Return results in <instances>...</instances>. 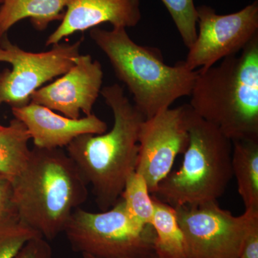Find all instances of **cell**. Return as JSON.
<instances>
[{
    "label": "cell",
    "instance_id": "5b68a950",
    "mask_svg": "<svg viewBox=\"0 0 258 258\" xmlns=\"http://www.w3.org/2000/svg\"><path fill=\"white\" fill-rule=\"evenodd\" d=\"M182 164L159 183L154 196L176 208L217 202L233 177L232 142L191 110Z\"/></svg>",
    "mask_w": 258,
    "mask_h": 258
},
{
    "label": "cell",
    "instance_id": "ffe728a7",
    "mask_svg": "<svg viewBox=\"0 0 258 258\" xmlns=\"http://www.w3.org/2000/svg\"><path fill=\"white\" fill-rule=\"evenodd\" d=\"M38 236L20 220L0 224V258H15L27 242Z\"/></svg>",
    "mask_w": 258,
    "mask_h": 258
},
{
    "label": "cell",
    "instance_id": "7402d4cb",
    "mask_svg": "<svg viewBox=\"0 0 258 258\" xmlns=\"http://www.w3.org/2000/svg\"><path fill=\"white\" fill-rule=\"evenodd\" d=\"M15 258H54L52 248L46 239L41 236L27 242Z\"/></svg>",
    "mask_w": 258,
    "mask_h": 258
},
{
    "label": "cell",
    "instance_id": "2e32d148",
    "mask_svg": "<svg viewBox=\"0 0 258 258\" xmlns=\"http://www.w3.org/2000/svg\"><path fill=\"white\" fill-rule=\"evenodd\" d=\"M152 227L155 233L154 252L159 258H186V247L175 208L153 195Z\"/></svg>",
    "mask_w": 258,
    "mask_h": 258
},
{
    "label": "cell",
    "instance_id": "d4e9b609",
    "mask_svg": "<svg viewBox=\"0 0 258 258\" xmlns=\"http://www.w3.org/2000/svg\"><path fill=\"white\" fill-rule=\"evenodd\" d=\"M148 258H159V257H158L156 255V254H154V253H152V254H151V255L149 256V257Z\"/></svg>",
    "mask_w": 258,
    "mask_h": 258
},
{
    "label": "cell",
    "instance_id": "8992f818",
    "mask_svg": "<svg viewBox=\"0 0 258 258\" xmlns=\"http://www.w3.org/2000/svg\"><path fill=\"white\" fill-rule=\"evenodd\" d=\"M63 232L75 251L97 258H148L154 253L152 225L132 220L120 198L106 211L76 209Z\"/></svg>",
    "mask_w": 258,
    "mask_h": 258
},
{
    "label": "cell",
    "instance_id": "9c48e42d",
    "mask_svg": "<svg viewBox=\"0 0 258 258\" xmlns=\"http://www.w3.org/2000/svg\"><path fill=\"white\" fill-rule=\"evenodd\" d=\"M199 30L184 63L191 71L206 70L237 55L258 36V2L228 15L208 5L197 7Z\"/></svg>",
    "mask_w": 258,
    "mask_h": 258
},
{
    "label": "cell",
    "instance_id": "cb8c5ba5",
    "mask_svg": "<svg viewBox=\"0 0 258 258\" xmlns=\"http://www.w3.org/2000/svg\"><path fill=\"white\" fill-rule=\"evenodd\" d=\"M83 258H97L94 257V256L91 255V254H82Z\"/></svg>",
    "mask_w": 258,
    "mask_h": 258
},
{
    "label": "cell",
    "instance_id": "9a60e30c",
    "mask_svg": "<svg viewBox=\"0 0 258 258\" xmlns=\"http://www.w3.org/2000/svg\"><path fill=\"white\" fill-rule=\"evenodd\" d=\"M232 170L244 209L258 211V141L232 142Z\"/></svg>",
    "mask_w": 258,
    "mask_h": 258
},
{
    "label": "cell",
    "instance_id": "484cf974",
    "mask_svg": "<svg viewBox=\"0 0 258 258\" xmlns=\"http://www.w3.org/2000/svg\"><path fill=\"white\" fill-rule=\"evenodd\" d=\"M3 0H0V5H1L2 3H3Z\"/></svg>",
    "mask_w": 258,
    "mask_h": 258
},
{
    "label": "cell",
    "instance_id": "ac0fdd59",
    "mask_svg": "<svg viewBox=\"0 0 258 258\" xmlns=\"http://www.w3.org/2000/svg\"><path fill=\"white\" fill-rule=\"evenodd\" d=\"M127 214L142 227L152 225L154 212V200L147 181L142 174L134 171L125 183L120 195Z\"/></svg>",
    "mask_w": 258,
    "mask_h": 258
},
{
    "label": "cell",
    "instance_id": "ba28073f",
    "mask_svg": "<svg viewBox=\"0 0 258 258\" xmlns=\"http://www.w3.org/2000/svg\"><path fill=\"white\" fill-rule=\"evenodd\" d=\"M186 247V258H239L249 224L258 215L245 210L240 216L217 202L175 208Z\"/></svg>",
    "mask_w": 258,
    "mask_h": 258
},
{
    "label": "cell",
    "instance_id": "7a4b0ae2",
    "mask_svg": "<svg viewBox=\"0 0 258 258\" xmlns=\"http://www.w3.org/2000/svg\"><path fill=\"white\" fill-rule=\"evenodd\" d=\"M197 71L194 113L232 142L258 141V36L237 55Z\"/></svg>",
    "mask_w": 258,
    "mask_h": 258
},
{
    "label": "cell",
    "instance_id": "603a6c76",
    "mask_svg": "<svg viewBox=\"0 0 258 258\" xmlns=\"http://www.w3.org/2000/svg\"><path fill=\"white\" fill-rule=\"evenodd\" d=\"M239 258H258V215L253 217L247 228Z\"/></svg>",
    "mask_w": 258,
    "mask_h": 258
},
{
    "label": "cell",
    "instance_id": "d6986e66",
    "mask_svg": "<svg viewBox=\"0 0 258 258\" xmlns=\"http://www.w3.org/2000/svg\"><path fill=\"white\" fill-rule=\"evenodd\" d=\"M175 24L185 46L189 48L198 35V13L194 0H161Z\"/></svg>",
    "mask_w": 258,
    "mask_h": 258
},
{
    "label": "cell",
    "instance_id": "52a82bcc",
    "mask_svg": "<svg viewBox=\"0 0 258 258\" xmlns=\"http://www.w3.org/2000/svg\"><path fill=\"white\" fill-rule=\"evenodd\" d=\"M83 37L74 43L59 42L45 52H28L13 44L8 35L0 37V62L11 69L0 73V106H26L32 93L44 84L62 76L79 58Z\"/></svg>",
    "mask_w": 258,
    "mask_h": 258
},
{
    "label": "cell",
    "instance_id": "4fadbf2b",
    "mask_svg": "<svg viewBox=\"0 0 258 258\" xmlns=\"http://www.w3.org/2000/svg\"><path fill=\"white\" fill-rule=\"evenodd\" d=\"M63 18L45 45H53L77 32L103 23L113 28H134L142 19L140 0H64Z\"/></svg>",
    "mask_w": 258,
    "mask_h": 258
},
{
    "label": "cell",
    "instance_id": "3957f363",
    "mask_svg": "<svg viewBox=\"0 0 258 258\" xmlns=\"http://www.w3.org/2000/svg\"><path fill=\"white\" fill-rule=\"evenodd\" d=\"M19 220L46 240L64 232L88 198V183L62 149L34 147L28 165L12 181Z\"/></svg>",
    "mask_w": 258,
    "mask_h": 258
},
{
    "label": "cell",
    "instance_id": "277c9868",
    "mask_svg": "<svg viewBox=\"0 0 258 258\" xmlns=\"http://www.w3.org/2000/svg\"><path fill=\"white\" fill-rule=\"evenodd\" d=\"M90 36L106 55L115 76L124 83L134 106L145 118L191 94L198 71L187 69L183 61L169 66L159 49L139 45L125 28L96 27L90 30Z\"/></svg>",
    "mask_w": 258,
    "mask_h": 258
},
{
    "label": "cell",
    "instance_id": "7c38bea8",
    "mask_svg": "<svg viewBox=\"0 0 258 258\" xmlns=\"http://www.w3.org/2000/svg\"><path fill=\"white\" fill-rule=\"evenodd\" d=\"M12 112L28 129L35 147L40 149H62L80 136L101 134L108 129L106 122L94 113L74 119L32 102L12 108Z\"/></svg>",
    "mask_w": 258,
    "mask_h": 258
},
{
    "label": "cell",
    "instance_id": "6da1fadb",
    "mask_svg": "<svg viewBox=\"0 0 258 258\" xmlns=\"http://www.w3.org/2000/svg\"><path fill=\"white\" fill-rule=\"evenodd\" d=\"M101 95L113 112V127L103 134L80 136L66 153L92 188L98 208L106 211L120 200L125 181L136 171L139 129L145 117L120 85L105 86Z\"/></svg>",
    "mask_w": 258,
    "mask_h": 258
},
{
    "label": "cell",
    "instance_id": "30bf717a",
    "mask_svg": "<svg viewBox=\"0 0 258 258\" xmlns=\"http://www.w3.org/2000/svg\"><path fill=\"white\" fill-rule=\"evenodd\" d=\"M191 113L189 105L169 108L141 125L136 171L144 176L152 195L188 147Z\"/></svg>",
    "mask_w": 258,
    "mask_h": 258
},
{
    "label": "cell",
    "instance_id": "e0dca14e",
    "mask_svg": "<svg viewBox=\"0 0 258 258\" xmlns=\"http://www.w3.org/2000/svg\"><path fill=\"white\" fill-rule=\"evenodd\" d=\"M30 139L28 129L17 118L0 127V176L13 181L23 172L31 155Z\"/></svg>",
    "mask_w": 258,
    "mask_h": 258
},
{
    "label": "cell",
    "instance_id": "4316f807",
    "mask_svg": "<svg viewBox=\"0 0 258 258\" xmlns=\"http://www.w3.org/2000/svg\"><path fill=\"white\" fill-rule=\"evenodd\" d=\"M1 126H2V125H1V124H0V127H1Z\"/></svg>",
    "mask_w": 258,
    "mask_h": 258
},
{
    "label": "cell",
    "instance_id": "44dd1931",
    "mask_svg": "<svg viewBox=\"0 0 258 258\" xmlns=\"http://www.w3.org/2000/svg\"><path fill=\"white\" fill-rule=\"evenodd\" d=\"M19 220L11 180L0 176V224Z\"/></svg>",
    "mask_w": 258,
    "mask_h": 258
},
{
    "label": "cell",
    "instance_id": "8fae6325",
    "mask_svg": "<svg viewBox=\"0 0 258 258\" xmlns=\"http://www.w3.org/2000/svg\"><path fill=\"white\" fill-rule=\"evenodd\" d=\"M103 79L101 62L90 55H80L66 74L32 93L30 102L78 119L81 112L86 115L92 114L101 94Z\"/></svg>",
    "mask_w": 258,
    "mask_h": 258
},
{
    "label": "cell",
    "instance_id": "5bb4252c",
    "mask_svg": "<svg viewBox=\"0 0 258 258\" xmlns=\"http://www.w3.org/2000/svg\"><path fill=\"white\" fill-rule=\"evenodd\" d=\"M64 11V0H3L0 6V37L8 35L24 19H29L35 30L43 31L52 22L62 21Z\"/></svg>",
    "mask_w": 258,
    "mask_h": 258
}]
</instances>
